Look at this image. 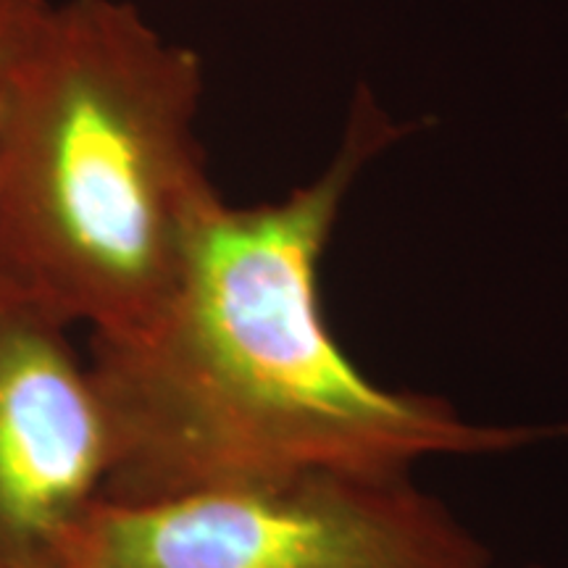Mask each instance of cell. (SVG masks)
<instances>
[{"label":"cell","instance_id":"obj_4","mask_svg":"<svg viewBox=\"0 0 568 568\" xmlns=\"http://www.w3.org/2000/svg\"><path fill=\"white\" fill-rule=\"evenodd\" d=\"M111 464L109 410L69 326L0 295V568H71Z\"/></svg>","mask_w":568,"mask_h":568},{"label":"cell","instance_id":"obj_1","mask_svg":"<svg viewBox=\"0 0 568 568\" xmlns=\"http://www.w3.org/2000/svg\"><path fill=\"white\" fill-rule=\"evenodd\" d=\"M400 134L374 101H355L324 174L282 201L219 205L159 314L126 337L90 339L113 435L101 503L305 474L410 477L429 458L568 435V424H485L389 389L332 335L318 287L326 245L353 182Z\"/></svg>","mask_w":568,"mask_h":568},{"label":"cell","instance_id":"obj_2","mask_svg":"<svg viewBox=\"0 0 568 568\" xmlns=\"http://www.w3.org/2000/svg\"><path fill=\"white\" fill-rule=\"evenodd\" d=\"M203 84L130 0H48L0 116V295L95 339L159 314L224 203Z\"/></svg>","mask_w":568,"mask_h":568},{"label":"cell","instance_id":"obj_5","mask_svg":"<svg viewBox=\"0 0 568 568\" xmlns=\"http://www.w3.org/2000/svg\"><path fill=\"white\" fill-rule=\"evenodd\" d=\"M48 0H0V116L19 55Z\"/></svg>","mask_w":568,"mask_h":568},{"label":"cell","instance_id":"obj_3","mask_svg":"<svg viewBox=\"0 0 568 568\" xmlns=\"http://www.w3.org/2000/svg\"><path fill=\"white\" fill-rule=\"evenodd\" d=\"M71 568H489V552L410 477L305 474L98 503Z\"/></svg>","mask_w":568,"mask_h":568},{"label":"cell","instance_id":"obj_6","mask_svg":"<svg viewBox=\"0 0 568 568\" xmlns=\"http://www.w3.org/2000/svg\"><path fill=\"white\" fill-rule=\"evenodd\" d=\"M527 568H537V566H527Z\"/></svg>","mask_w":568,"mask_h":568}]
</instances>
